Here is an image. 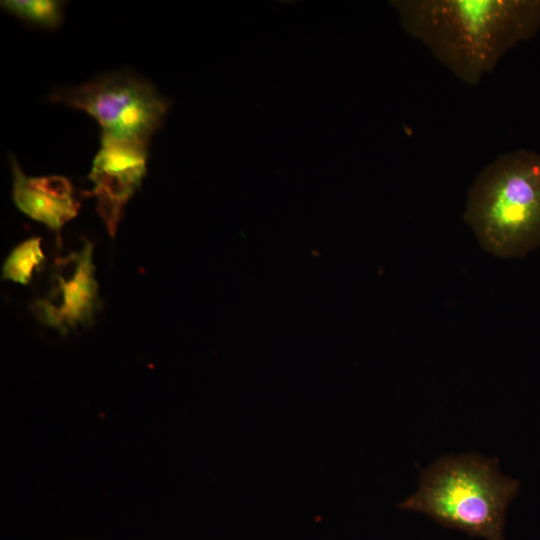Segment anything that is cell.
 Returning a JSON list of instances; mask_svg holds the SVG:
<instances>
[{
    "label": "cell",
    "instance_id": "obj_1",
    "mask_svg": "<svg viewBox=\"0 0 540 540\" xmlns=\"http://www.w3.org/2000/svg\"><path fill=\"white\" fill-rule=\"evenodd\" d=\"M393 5L405 31L471 86L540 31V0H401Z\"/></svg>",
    "mask_w": 540,
    "mask_h": 540
},
{
    "label": "cell",
    "instance_id": "obj_2",
    "mask_svg": "<svg viewBox=\"0 0 540 540\" xmlns=\"http://www.w3.org/2000/svg\"><path fill=\"white\" fill-rule=\"evenodd\" d=\"M520 482L499 469L497 458L470 452L438 458L419 477L418 490L399 508L485 540H504L505 514Z\"/></svg>",
    "mask_w": 540,
    "mask_h": 540
},
{
    "label": "cell",
    "instance_id": "obj_3",
    "mask_svg": "<svg viewBox=\"0 0 540 540\" xmlns=\"http://www.w3.org/2000/svg\"><path fill=\"white\" fill-rule=\"evenodd\" d=\"M464 220L482 248L521 258L540 246V153L515 149L498 155L471 185Z\"/></svg>",
    "mask_w": 540,
    "mask_h": 540
},
{
    "label": "cell",
    "instance_id": "obj_4",
    "mask_svg": "<svg viewBox=\"0 0 540 540\" xmlns=\"http://www.w3.org/2000/svg\"><path fill=\"white\" fill-rule=\"evenodd\" d=\"M49 100L88 113L100 125L103 139L145 147L161 128L169 107L152 84L126 72L59 89Z\"/></svg>",
    "mask_w": 540,
    "mask_h": 540
},
{
    "label": "cell",
    "instance_id": "obj_5",
    "mask_svg": "<svg viewBox=\"0 0 540 540\" xmlns=\"http://www.w3.org/2000/svg\"><path fill=\"white\" fill-rule=\"evenodd\" d=\"M94 271L93 245L89 241L79 251L56 260L50 291L31 305L36 319L63 334L89 325L98 306Z\"/></svg>",
    "mask_w": 540,
    "mask_h": 540
},
{
    "label": "cell",
    "instance_id": "obj_6",
    "mask_svg": "<svg viewBox=\"0 0 540 540\" xmlns=\"http://www.w3.org/2000/svg\"><path fill=\"white\" fill-rule=\"evenodd\" d=\"M100 148L89 178L91 195L111 237H114L123 209L140 187L147 172L148 147L100 138Z\"/></svg>",
    "mask_w": 540,
    "mask_h": 540
},
{
    "label": "cell",
    "instance_id": "obj_7",
    "mask_svg": "<svg viewBox=\"0 0 540 540\" xmlns=\"http://www.w3.org/2000/svg\"><path fill=\"white\" fill-rule=\"evenodd\" d=\"M13 200L30 218L59 231L77 213L79 204L73 197L71 182L60 175L27 177L11 156Z\"/></svg>",
    "mask_w": 540,
    "mask_h": 540
},
{
    "label": "cell",
    "instance_id": "obj_8",
    "mask_svg": "<svg viewBox=\"0 0 540 540\" xmlns=\"http://www.w3.org/2000/svg\"><path fill=\"white\" fill-rule=\"evenodd\" d=\"M45 259L41 238L32 237L17 245L5 260L3 278L23 285L30 283L33 272Z\"/></svg>",
    "mask_w": 540,
    "mask_h": 540
},
{
    "label": "cell",
    "instance_id": "obj_9",
    "mask_svg": "<svg viewBox=\"0 0 540 540\" xmlns=\"http://www.w3.org/2000/svg\"><path fill=\"white\" fill-rule=\"evenodd\" d=\"M1 6L21 20L43 28H57L63 19V4L59 1L5 0Z\"/></svg>",
    "mask_w": 540,
    "mask_h": 540
}]
</instances>
